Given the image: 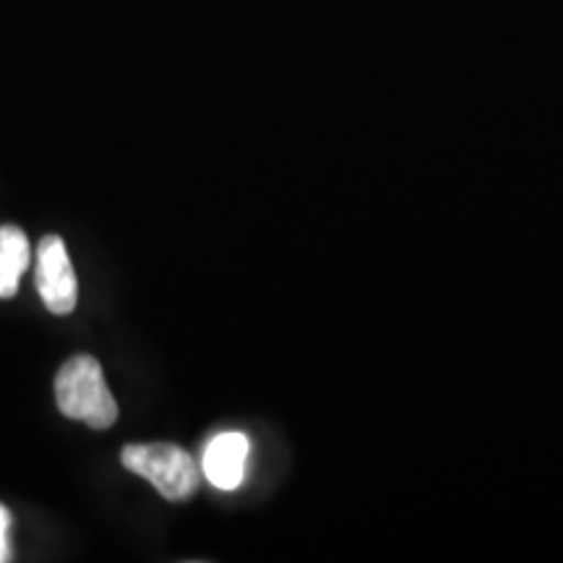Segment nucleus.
Returning a JSON list of instances; mask_svg holds the SVG:
<instances>
[{
	"instance_id": "3",
	"label": "nucleus",
	"mask_w": 563,
	"mask_h": 563,
	"mask_svg": "<svg viewBox=\"0 0 563 563\" xmlns=\"http://www.w3.org/2000/svg\"><path fill=\"white\" fill-rule=\"evenodd\" d=\"M34 285L47 311L55 316H68L76 308V274L70 266L66 243L58 235L42 238L37 245V272H34Z\"/></svg>"
},
{
	"instance_id": "4",
	"label": "nucleus",
	"mask_w": 563,
	"mask_h": 563,
	"mask_svg": "<svg viewBox=\"0 0 563 563\" xmlns=\"http://www.w3.org/2000/svg\"><path fill=\"white\" fill-rule=\"evenodd\" d=\"M251 441L245 433L224 431L203 449L201 473L217 490H238L245 481V464H249Z\"/></svg>"
},
{
	"instance_id": "2",
	"label": "nucleus",
	"mask_w": 563,
	"mask_h": 563,
	"mask_svg": "<svg viewBox=\"0 0 563 563\" xmlns=\"http://www.w3.org/2000/svg\"><path fill=\"white\" fill-rule=\"evenodd\" d=\"M121 462L133 475L150 481L167 501H188L199 490L201 473L194 456L175 443H131Z\"/></svg>"
},
{
	"instance_id": "1",
	"label": "nucleus",
	"mask_w": 563,
	"mask_h": 563,
	"mask_svg": "<svg viewBox=\"0 0 563 563\" xmlns=\"http://www.w3.org/2000/svg\"><path fill=\"white\" fill-rule=\"evenodd\" d=\"M55 402L70 420L104 431L118 420V402L104 382L102 365L91 355H74L55 376Z\"/></svg>"
},
{
	"instance_id": "5",
	"label": "nucleus",
	"mask_w": 563,
	"mask_h": 563,
	"mask_svg": "<svg viewBox=\"0 0 563 563\" xmlns=\"http://www.w3.org/2000/svg\"><path fill=\"white\" fill-rule=\"evenodd\" d=\"M26 266H30V241L24 230L3 224L0 228V300L16 295Z\"/></svg>"
},
{
	"instance_id": "6",
	"label": "nucleus",
	"mask_w": 563,
	"mask_h": 563,
	"mask_svg": "<svg viewBox=\"0 0 563 563\" xmlns=\"http://www.w3.org/2000/svg\"><path fill=\"white\" fill-rule=\"evenodd\" d=\"M9 530H11V514L5 506H0V563L9 561Z\"/></svg>"
}]
</instances>
